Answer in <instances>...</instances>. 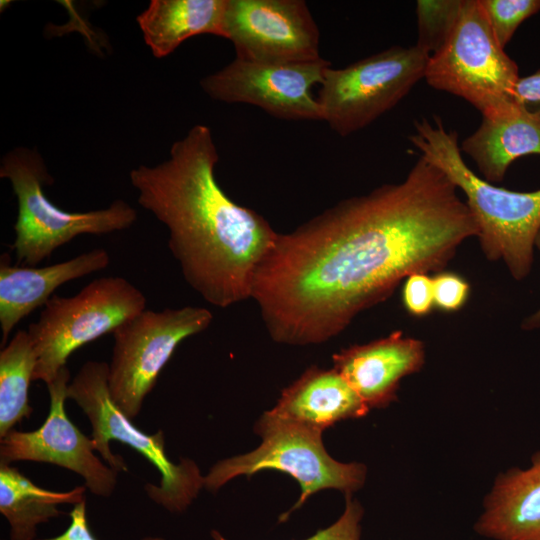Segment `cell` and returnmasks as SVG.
Listing matches in <instances>:
<instances>
[{
	"label": "cell",
	"instance_id": "obj_1",
	"mask_svg": "<svg viewBox=\"0 0 540 540\" xmlns=\"http://www.w3.org/2000/svg\"><path fill=\"white\" fill-rule=\"evenodd\" d=\"M477 235L457 187L420 157L401 182L347 198L278 233L251 298L275 342L322 343L409 275L440 272Z\"/></svg>",
	"mask_w": 540,
	"mask_h": 540
},
{
	"label": "cell",
	"instance_id": "obj_2",
	"mask_svg": "<svg viewBox=\"0 0 540 540\" xmlns=\"http://www.w3.org/2000/svg\"><path fill=\"white\" fill-rule=\"evenodd\" d=\"M211 130L193 126L170 156L130 171L137 201L169 232L168 248L185 281L208 303L226 308L251 298L261 262L278 233L254 210L234 202L215 178Z\"/></svg>",
	"mask_w": 540,
	"mask_h": 540
},
{
	"label": "cell",
	"instance_id": "obj_3",
	"mask_svg": "<svg viewBox=\"0 0 540 540\" xmlns=\"http://www.w3.org/2000/svg\"><path fill=\"white\" fill-rule=\"evenodd\" d=\"M410 142L460 189L478 226L481 249L490 261L502 260L516 280L529 274L540 231V189L519 192L480 178L462 158L456 131L441 119L415 121Z\"/></svg>",
	"mask_w": 540,
	"mask_h": 540
},
{
	"label": "cell",
	"instance_id": "obj_4",
	"mask_svg": "<svg viewBox=\"0 0 540 540\" xmlns=\"http://www.w3.org/2000/svg\"><path fill=\"white\" fill-rule=\"evenodd\" d=\"M0 177L10 181L17 198L16 237L11 248L17 262L27 266H36L82 234L122 231L137 219L136 209L120 199L107 208L87 212L58 208L43 190L53 183V177L38 152L28 148H15L2 158Z\"/></svg>",
	"mask_w": 540,
	"mask_h": 540
},
{
	"label": "cell",
	"instance_id": "obj_5",
	"mask_svg": "<svg viewBox=\"0 0 540 540\" xmlns=\"http://www.w3.org/2000/svg\"><path fill=\"white\" fill-rule=\"evenodd\" d=\"M67 399L78 404L92 427L96 451L118 472L127 471L123 458L110 450V441L124 443L144 456L161 474L159 485L146 484L148 497L171 513L183 512L204 488V476L190 459L172 462L165 451L163 431L149 435L137 428L112 400L108 364L88 361L67 387Z\"/></svg>",
	"mask_w": 540,
	"mask_h": 540
},
{
	"label": "cell",
	"instance_id": "obj_6",
	"mask_svg": "<svg viewBox=\"0 0 540 540\" xmlns=\"http://www.w3.org/2000/svg\"><path fill=\"white\" fill-rule=\"evenodd\" d=\"M262 438L258 448L247 454L217 462L204 476V488L216 491L233 478L248 477L263 470H276L290 475L301 489L295 505L280 517L300 508L314 493L337 489L351 495L360 489L367 469L362 463H342L325 450L322 432L265 412L254 426Z\"/></svg>",
	"mask_w": 540,
	"mask_h": 540
},
{
	"label": "cell",
	"instance_id": "obj_7",
	"mask_svg": "<svg viewBox=\"0 0 540 540\" xmlns=\"http://www.w3.org/2000/svg\"><path fill=\"white\" fill-rule=\"evenodd\" d=\"M146 302L142 291L120 276L94 279L71 297L54 294L27 329L36 356L33 381L49 384L74 351L112 333L145 310Z\"/></svg>",
	"mask_w": 540,
	"mask_h": 540
},
{
	"label": "cell",
	"instance_id": "obj_8",
	"mask_svg": "<svg viewBox=\"0 0 540 540\" xmlns=\"http://www.w3.org/2000/svg\"><path fill=\"white\" fill-rule=\"evenodd\" d=\"M519 78L517 64L497 42L479 0H463L450 37L428 60V85L463 98L485 117L516 102Z\"/></svg>",
	"mask_w": 540,
	"mask_h": 540
},
{
	"label": "cell",
	"instance_id": "obj_9",
	"mask_svg": "<svg viewBox=\"0 0 540 540\" xmlns=\"http://www.w3.org/2000/svg\"><path fill=\"white\" fill-rule=\"evenodd\" d=\"M429 58L417 44L394 45L343 68L329 66L316 97L322 120L343 137L365 128L424 78Z\"/></svg>",
	"mask_w": 540,
	"mask_h": 540
},
{
	"label": "cell",
	"instance_id": "obj_10",
	"mask_svg": "<svg viewBox=\"0 0 540 540\" xmlns=\"http://www.w3.org/2000/svg\"><path fill=\"white\" fill-rule=\"evenodd\" d=\"M212 320V313L203 307L145 309L112 332L108 388L114 403L130 419L140 413L177 346L207 329Z\"/></svg>",
	"mask_w": 540,
	"mask_h": 540
},
{
	"label": "cell",
	"instance_id": "obj_11",
	"mask_svg": "<svg viewBox=\"0 0 540 540\" xmlns=\"http://www.w3.org/2000/svg\"><path fill=\"white\" fill-rule=\"evenodd\" d=\"M331 63H263L235 57L227 66L204 77L200 85L212 99L257 106L284 120H322L312 89L320 85Z\"/></svg>",
	"mask_w": 540,
	"mask_h": 540
},
{
	"label": "cell",
	"instance_id": "obj_12",
	"mask_svg": "<svg viewBox=\"0 0 540 540\" xmlns=\"http://www.w3.org/2000/svg\"><path fill=\"white\" fill-rule=\"evenodd\" d=\"M223 26L240 59L295 63L321 58L319 29L303 0H227Z\"/></svg>",
	"mask_w": 540,
	"mask_h": 540
},
{
	"label": "cell",
	"instance_id": "obj_13",
	"mask_svg": "<svg viewBox=\"0 0 540 540\" xmlns=\"http://www.w3.org/2000/svg\"><path fill=\"white\" fill-rule=\"evenodd\" d=\"M70 372L63 368L47 384L50 407L44 423L33 431L13 429L0 441V463L34 461L54 464L79 474L94 495L109 497L117 485L118 471L95 454L96 444L68 418L65 411Z\"/></svg>",
	"mask_w": 540,
	"mask_h": 540
},
{
	"label": "cell",
	"instance_id": "obj_14",
	"mask_svg": "<svg viewBox=\"0 0 540 540\" xmlns=\"http://www.w3.org/2000/svg\"><path fill=\"white\" fill-rule=\"evenodd\" d=\"M332 360L333 368L369 409L384 408L396 400L400 381L423 367L425 347L421 340L397 330L369 343L342 349Z\"/></svg>",
	"mask_w": 540,
	"mask_h": 540
},
{
	"label": "cell",
	"instance_id": "obj_15",
	"mask_svg": "<svg viewBox=\"0 0 540 540\" xmlns=\"http://www.w3.org/2000/svg\"><path fill=\"white\" fill-rule=\"evenodd\" d=\"M110 254L103 248L83 252L69 260L45 267L11 265L8 254L0 259L1 346L13 328L36 308L44 306L66 282L105 269Z\"/></svg>",
	"mask_w": 540,
	"mask_h": 540
},
{
	"label": "cell",
	"instance_id": "obj_16",
	"mask_svg": "<svg viewBox=\"0 0 540 540\" xmlns=\"http://www.w3.org/2000/svg\"><path fill=\"white\" fill-rule=\"evenodd\" d=\"M459 147L473 159L484 180L498 183L516 159L540 155V111L515 102L496 115L482 117Z\"/></svg>",
	"mask_w": 540,
	"mask_h": 540
},
{
	"label": "cell",
	"instance_id": "obj_17",
	"mask_svg": "<svg viewBox=\"0 0 540 540\" xmlns=\"http://www.w3.org/2000/svg\"><path fill=\"white\" fill-rule=\"evenodd\" d=\"M369 408L334 369L308 368L286 387L273 414L323 432L341 420L361 418Z\"/></svg>",
	"mask_w": 540,
	"mask_h": 540
},
{
	"label": "cell",
	"instance_id": "obj_18",
	"mask_svg": "<svg viewBox=\"0 0 540 540\" xmlns=\"http://www.w3.org/2000/svg\"><path fill=\"white\" fill-rule=\"evenodd\" d=\"M474 529L495 540H540V451L527 469L497 477Z\"/></svg>",
	"mask_w": 540,
	"mask_h": 540
},
{
	"label": "cell",
	"instance_id": "obj_19",
	"mask_svg": "<svg viewBox=\"0 0 540 540\" xmlns=\"http://www.w3.org/2000/svg\"><path fill=\"white\" fill-rule=\"evenodd\" d=\"M226 5L227 0H152L137 22L152 54L162 58L196 35L225 38Z\"/></svg>",
	"mask_w": 540,
	"mask_h": 540
},
{
	"label": "cell",
	"instance_id": "obj_20",
	"mask_svg": "<svg viewBox=\"0 0 540 540\" xmlns=\"http://www.w3.org/2000/svg\"><path fill=\"white\" fill-rule=\"evenodd\" d=\"M85 486L59 492L34 484L16 467L0 463V513L10 526L11 540H34L38 525L60 515L58 505L85 500Z\"/></svg>",
	"mask_w": 540,
	"mask_h": 540
},
{
	"label": "cell",
	"instance_id": "obj_21",
	"mask_svg": "<svg viewBox=\"0 0 540 540\" xmlns=\"http://www.w3.org/2000/svg\"><path fill=\"white\" fill-rule=\"evenodd\" d=\"M35 366L29 335L19 330L0 351V438L32 413L29 388Z\"/></svg>",
	"mask_w": 540,
	"mask_h": 540
},
{
	"label": "cell",
	"instance_id": "obj_22",
	"mask_svg": "<svg viewBox=\"0 0 540 540\" xmlns=\"http://www.w3.org/2000/svg\"><path fill=\"white\" fill-rule=\"evenodd\" d=\"M463 0H418L416 42L430 56L438 52L450 37L460 15Z\"/></svg>",
	"mask_w": 540,
	"mask_h": 540
},
{
	"label": "cell",
	"instance_id": "obj_23",
	"mask_svg": "<svg viewBox=\"0 0 540 540\" xmlns=\"http://www.w3.org/2000/svg\"><path fill=\"white\" fill-rule=\"evenodd\" d=\"M488 24L501 47L518 27L540 11V0H479Z\"/></svg>",
	"mask_w": 540,
	"mask_h": 540
},
{
	"label": "cell",
	"instance_id": "obj_24",
	"mask_svg": "<svg viewBox=\"0 0 540 540\" xmlns=\"http://www.w3.org/2000/svg\"><path fill=\"white\" fill-rule=\"evenodd\" d=\"M362 516L360 503L352 500L351 495H346L345 510L341 517L334 524L304 540H360ZM211 536L214 540H227L216 530L211 531Z\"/></svg>",
	"mask_w": 540,
	"mask_h": 540
},
{
	"label": "cell",
	"instance_id": "obj_25",
	"mask_svg": "<svg viewBox=\"0 0 540 540\" xmlns=\"http://www.w3.org/2000/svg\"><path fill=\"white\" fill-rule=\"evenodd\" d=\"M432 282L435 308L444 312H455L466 304L470 285L461 275L440 271L432 278Z\"/></svg>",
	"mask_w": 540,
	"mask_h": 540
},
{
	"label": "cell",
	"instance_id": "obj_26",
	"mask_svg": "<svg viewBox=\"0 0 540 540\" xmlns=\"http://www.w3.org/2000/svg\"><path fill=\"white\" fill-rule=\"evenodd\" d=\"M402 302L410 315H428L435 308L432 278L421 272L409 275L402 288Z\"/></svg>",
	"mask_w": 540,
	"mask_h": 540
},
{
	"label": "cell",
	"instance_id": "obj_27",
	"mask_svg": "<svg viewBox=\"0 0 540 540\" xmlns=\"http://www.w3.org/2000/svg\"><path fill=\"white\" fill-rule=\"evenodd\" d=\"M71 522L67 529L52 538L44 540H98L89 528L86 515V501L74 505L70 514ZM141 540H165L162 537H144Z\"/></svg>",
	"mask_w": 540,
	"mask_h": 540
},
{
	"label": "cell",
	"instance_id": "obj_28",
	"mask_svg": "<svg viewBox=\"0 0 540 540\" xmlns=\"http://www.w3.org/2000/svg\"><path fill=\"white\" fill-rule=\"evenodd\" d=\"M514 100L527 108L537 104V110L540 111V69L519 78L514 90Z\"/></svg>",
	"mask_w": 540,
	"mask_h": 540
},
{
	"label": "cell",
	"instance_id": "obj_29",
	"mask_svg": "<svg viewBox=\"0 0 540 540\" xmlns=\"http://www.w3.org/2000/svg\"><path fill=\"white\" fill-rule=\"evenodd\" d=\"M535 247L540 251V231L537 234V237L535 240ZM539 326H540V309L531 317H529L524 323V327L527 329L536 328Z\"/></svg>",
	"mask_w": 540,
	"mask_h": 540
}]
</instances>
